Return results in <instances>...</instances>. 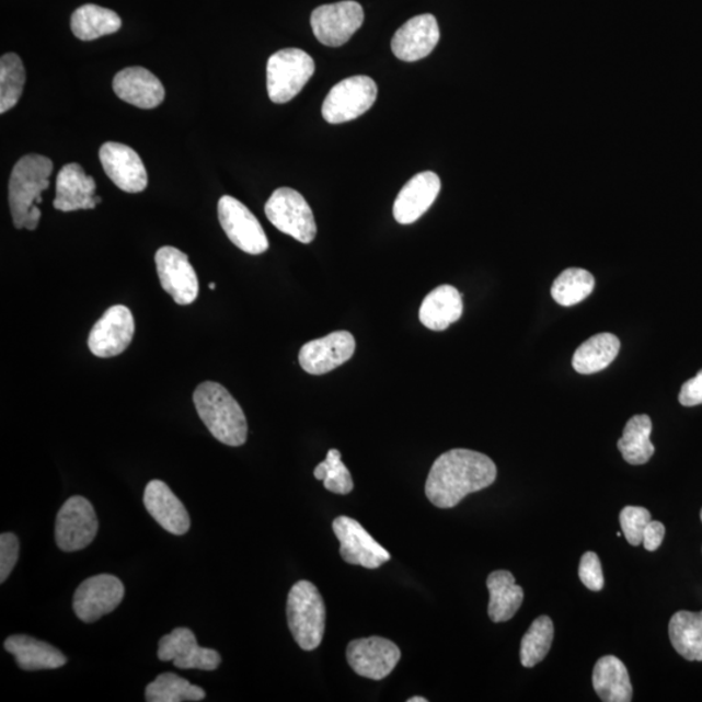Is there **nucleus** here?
<instances>
[{
  "instance_id": "obj_1",
  "label": "nucleus",
  "mask_w": 702,
  "mask_h": 702,
  "mask_svg": "<svg viewBox=\"0 0 702 702\" xmlns=\"http://www.w3.org/2000/svg\"><path fill=\"white\" fill-rule=\"evenodd\" d=\"M496 477V464L488 456L469 449L449 450L430 468L426 496L436 507L451 509L470 493L488 488Z\"/></svg>"
},
{
  "instance_id": "obj_2",
  "label": "nucleus",
  "mask_w": 702,
  "mask_h": 702,
  "mask_svg": "<svg viewBox=\"0 0 702 702\" xmlns=\"http://www.w3.org/2000/svg\"><path fill=\"white\" fill-rule=\"evenodd\" d=\"M54 164L47 157L31 154L13 166L9 184V202L13 226L34 231L41 220L42 193L50 186Z\"/></svg>"
},
{
  "instance_id": "obj_3",
  "label": "nucleus",
  "mask_w": 702,
  "mask_h": 702,
  "mask_svg": "<svg viewBox=\"0 0 702 702\" xmlns=\"http://www.w3.org/2000/svg\"><path fill=\"white\" fill-rule=\"evenodd\" d=\"M194 405L205 426L218 441L241 447L248 440L245 413L233 395L218 382H202L193 395Z\"/></svg>"
},
{
  "instance_id": "obj_4",
  "label": "nucleus",
  "mask_w": 702,
  "mask_h": 702,
  "mask_svg": "<svg viewBox=\"0 0 702 702\" xmlns=\"http://www.w3.org/2000/svg\"><path fill=\"white\" fill-rule=\"evenodd\" d=\"M325 614L323 597L314 584L301 580L291 587L287 603L288 624L303 651H314L322 644Z\"/></svg>"
},
{
  "instance_id": "obj_5",
  "label": "nucleus",
  "mask_w": 702,
  "mask_h": 702,
  "mask_svg": "<svg viewBox=\"0 0 702 702\" xmlns=\"http://www.w3.org/2000/svg\"><path fill=\"white\" fill-rule=\"evenodd\" d=\"M315 72V62L300 48H284L267 62V90L269 100L288 103L302 92Z\"/></svg>"
},
{
  "instance_id": "obj_6",
  "label": "nucleus",
  "mask_w": 702,
  "mask_h": 702,
  "mask_svg": "<svg viewBox=\"0 0 702 702\" xmlns=\"http://www.w3.org/2000/svg\"><path fill=\"white\" fill-rule=\"evenodd\" d=\"M264 212L280 232L302 243L314 241L317 235L314 214L301 193L290 187H280L267 200Z\"/></svg>"
},
{
  "instance_id": "obj_7",
  "label": "nucleus",
  "mask_w": 702,
  "mask_h": 702,
  "mask_svg": "<svg viewBox=\"0 0 702 702\" xmlns=\"http://www.w3.org/2000/svg\"><path fill=\"white\" fill-rule=\"evenodd\" d=\"M378 96L377 83L367 76H354L333 87L323 103L322 114L330 124L357 119L373 106Z\"/></svg>"
},
{
  "instance_id": "obj_8",
  "label": "nucleus",
  "mask_w": 702,
  "mask_h": 702,
  "mask_svg": "<svg viewBox=\"0 0 702 702\" xmlns=\"http://www.w3.org/2000/svg\"><path fill=\"white\" fill-rule=\"evenodd\" d=\"M99 528L93 505L87 498L73 496L58 513L55 540L62 552H79L92 544Z\"/></svg>"
},
{
  "instance_id": "obj_9",
  "label": "nucleus",
  "mask_w": 702,
  "mask_h": 702,
  "mask_svg": "<svg viewBox=\"0 0 702 702\" xmlns=\"http://www.w3.org/2000/svg\"><path fill=\"white\" fill-rule=\"evenodd\" d=\"M218 215L221 228L233 245L250 255L267 252L269 243L266 232L254 214L239 199L231 196L221 197Z\"/></svg>"
},
{
  "instance_id": "obj_10",
  "label": "nucleus",
  "mask_w": 702,
  "mask_h": 702,
  "mask_svg": "<svg viewBox=\"0 0 702 702\" xmlns=\"http://www.w3.org/2000/svg\"><path fill=\"white\" fill-rule=\"evenodd\" d=\"M365 12L353 0L318 7L311 15V27L321 44L340 47L349 41L361 24Z\"/></svg>"
},
{
  "instance_id": "obj_11",
  "label": "nucleus",
  "mask_w": 702,
  "mask_h": 702,
  "mask_svg": "<svg viewBox=\"0 0 702 702\" xmlns=\"http://www.w3.org/2000/svg\"><path fill=\"white\" fill-rule=\"evenodd\" d=\"M125 588L114 575L92 576L80 584L73 597V610L79 620L94 623L102 617L113 613L124 599Z\"/></svg>"
},
{
  "instance_id": "obj_12",
  "label": "nucleus",
  "mask_w": 702,
  "mask_h": 702,
  "mask_svg": "<svg viewBox=\"0 0 702 702\" xmlns=\"http://www.w3.org/2000/svg\"><path fill=\"white\" fill-rule=\"evenodd\" d=\"M332 528L340 541V554L349 565L375 569L391 560L387 549L382 548L358 520L338 517L333 520Z\"/></svg>"
},
{
  "instance_id": "obj_13",
  "label": "nucleus",
  "mask_w": 702,
  "mask_h": 702,
  "mask_svg": "<svg viewBox=\"0 0 702 702\" xmlns=\"http://www.w3.org/2000/svg\"><path fill=\"white\" fill-rule=\"evenodd\" d=\"M156 264L159 281L173 301L187 306L197 300L198 277L185 253L176 248L163 246L156 254Z\"/></svg>"
},
{
  "instance_id": "obj_14",
  "label": "nucleus",
  "mask_w": 702,
  "mask_h": 702,
  "mask_svg": "<svg viewBox=\"0 0 702 702\" xmlns=\"http://www.w3.org/2000/svg\"><path fill=\"white\" fill-rule=\"evenodd\" d=\"M135 335V319L127 306L104 312L89 335V349L100 358H113L128 349Z\"/></svg>"
},
{
  "instance_id": "obj_15",
  "label": "nucleus",
  "mask_w": 702,
  "mask_h": 702,
  "mask_svg": "<svg viewBox=\"0 0 702 702\" xmlns=\"http://www.w3.org/2000/svg\"><path fill=\"white\" fill-rule=\"evenodd\" d=\"M346 657L358 676L381 680L395 669L401 659V651L388 638L372 636L353 641L347 645Z\"/></svg>"
},
{
  "instance_id": "obj_16",
  "label": "nucleus",
  "mask_w": 702,
  "mask_h": 702,
  "mask_svg": "<svg viewBox=\"0 0 702 702\" xmlns=\"http://www.w3.org/2000/svg\"><path fill=\"white\" fill-rule=\"evenodd\" d=\"M158 657L163 663L172 661L179 669L217 670L221 656L219 652L202 648L189 629L179 628L159 642Z\"/></svg>"
},
{
  "instance_id": "obj_17",
  "label": "nucleus",
  "mask_w": 702,
  "mask_h": 702,
  "mask_svg": "<svg viewBox=\"0 0 702 702\" xmlns=\"http://www.w3.org/2000/svg\"><path fill=\"white\" fill-rule=\"evenodd\" d=\"M356 352V338L347 331H336L329 336L312 340L300 352V365L310 375L329 373L343 366Z\"/></svg>"
},
{
  "instance_id": "obj_18",
  "label": "nucleus",
  "mask_w": 702,
  "mask_h": 702,
  "mask_svg": "<svg viewBox=\"0 0 702 702\" xmlns=\"http://www.w3.org/2000/svg\"><path fill=\"white\" fill-rule=\"evenodd\" d=\"M104 172L125 193H141L148 187V171L140 156L129 146L106 142L100 150Z\"/></svg>"
},
{
  "instance_id": "obj_19",
  "label": "nucleus",
  "mask_w": 702,
  "mask_h": 702,
  "mask_svg": "<svg viewBox=\"0 0 702 702\" xmlns=\"http://www.w3.org/2000/svg\"><path fill=\"white\" fill-rule=\"evenodd\" d=\"M440 41V27L434 15L410 19L395 32L392 51L400 60L416 61L428 57Z\"/></svg>"
},
{
  "instance_id": "obj_20",
  "label": "nucleus",
  "mask_w": 702,
  "mask_h": 702,
  "mask_svg": "<svg viewBox=\"0 0 702 702\" xmlns=\"http://www.w3.org/2000/svg\"><path fill=\"white\" fill-rule=\"evenodd\" d=\"M95 192V180L79 163H69L58 173L54 207L62 212L93 210L102 202Z\"/></svg>"
},
{
  "instance_id": "obj_21",
  "label": "nucleus",
  "mask_w": 702,
  "mask_h": 702,
  "mask_svg": "<svg viewBox=\"0 0 702 702\" xmlns=\"http://www.w3.org/2000/svg\"><path fill=\"white\" fill-rule=\"evenodd\" d=\"M441 191L440 177L434 172H421L402 187L394 202L393 215L400 225H413L434 205Z\"/></svg>"
},
{
  "instance_id": "obj_22",
  "label": "nucleus",
  "mask_w": 702,
  "mask_h": 702,
  "mask_svg": "<svg viewBox=\"0 0 702 702\" xmlns=\"http://www.w3.org/2000/svg\"><path fill=\"white\" fill-rule=\"evenodd\" d=\"M113 88L122 101L143 110L158 107L165 96L162 82L142 67L123 69L115 76Z\"/></svg>"
},
{
  "instance_id": "obj_23",
  "label": "nucleus",
  "mask_w": 702,
  "mask_h": 702,
  "mask_svg": "<svg viewBox=\"0 0 702 702\" xmlns=\"http://www.w3.org/2000/svg\"><path fill=\"white\" fill-rule=\"evenodd\" d=\"M143 504L146 510L165 531L177 534V537L189 531V514L164 482L151 481L146 485Z\"/></svg>"
},
{
  "instance_id": "obj_24",
  "label": "nucleus",
  "mask_w": 702,
  "mask_h": 702,
  "mask_svg": "<svg viewBox=\"0 0 702 702\" xmlns=\"http://www.w3.org/2000/svg\"><path fill=\"white\" fill-rule=\"evenodd\" d=\"M4 649L25 671L60 669L68 663L62 653L51 644L26 635H12L4 642Z\"/></svg>"
},
{
  "instance_id": "obj_25",
  "label": "nucleus",
  "mask_w": 702,
  "mask_h": 702,
  "mask_svg": "<svg viewBox=\"0 0 702 702\" xmlns=\"http://www.w3.org/2000/svg\"><path fill=\"white\" fill-rule=\"evenodd\" d=\"M463 314L462 295L451 285H441L424 298L419 310L421 322L430 331H445L460 321Z\"/></svg>"
},
{
  "instance_id": "obj_26",
  "label": "nucleus",
  "mask_w": 702,
  "mask_h": 702,
  "mask_svg": "<svg viewBox=\"0 0 702 702\" xmlns=\"http://www.w3.org/2000/svg\"><path fill=\"white\" fill-rule=\"evenodd\" d=\"M486 587L490 590L488 614L492 622L510 621L522 607L523 588L518 586L516 578L506 569L493 572L486 579Z\"/></svg>"
},
{
  "instance_id": "obj_27",
  "label": "nucleus",
  "mask_w": 702,
  "mask_h": 702,
  "mask_svg": "<svg viewBox=\"0 0 702 702\" xmlns=\"http://www.w3.org/2000/svg\"><path fill=\"white\" fill-rule=\"evenodd\" d=\"M594 688L605 702H630L632 684L628 667L615 656H605L597 661L592 677Z\"/></svg>"
},
{
  "instance_id": "obj_28",
  "label": "nucleus",
  "mask_w": 702,
  "mask_h": 702,
  "mask_svg": "<svg viewBox=\"0 0 702 702\" xmlns=\"http://www.w3.org/2000/svg\"><path fill=\"white\" fill-rule=\"evenodd\" d=\"M620 349V338L613 333H600L590 337L574 354L575 371L583 375L600 372L613 364Z\"/></svg>"
},
{
  "instance_id": "obj_29",
  "label": "nucleus",
  "mask_w": 702,
  "mask_h": 702,
  "mask_svg": "<svg viewBox=\"0 0 702 702\" xmlns=\"http://www.w3.org/2000/svg\"><path fill=\"white\" fill-rule=\"evenodd\" d=\"M122 19L116 12L96 4H85L73 12L71 30L81 41H94L119 32Z\"/></svg>"
},
{
  "instance_id": "obj_30",
  "label": "nucleus",
  "mask_w": 702,
  "mask_h": 702,
  "mask_svg": "<svg viewBox=\"0 0 702 702\" xmlns=\"http://www.w3.org/2000/svg\"><path fill=\"white\" fill-rule=\"evenodd\" d=\"M670 641L687 661H702V611H678L669 624Z\"/></svg>"
},
{
  "instance_id": "obj_31",
  "label": "nucleus",
  "mask_w": 702,
  "mask_h": 702,
  "mask_svg": "<svg viewBox=\"0 0 702 702\" xmlns=\"http://www.w3.org/2000/svg\"><path fill=\"white\" fill-rule=\"evenodd\" d=\"M652 419L648 415H635L625 424L623 435L618 441L624 461L641 465L649 462L655 454V445L651 441Z\"/></svg>"
},
{
  "instance_id": "obj_32",
  "label": "nucleus",
  "mask_w": 702,
  "mask_h": 702,
  "mask_svg": "<svg viewBox=\"0 0 702 702\" xmlns=\"http://www.w3.org/2000/svg\"><path fill=\"white\" fill-rule=\"evenodd\" d=\"M206 692L200 687L187 682L176 674L165 672L146 687L145 699L148 702H184L200 701Z\"/></svg>"
},
{
  "instance_id": "obj_33",
  "label": "nucleus",
  "mask_w": 702,
  "mask_h": 702,
  "mask_svg": "<svg viewBox=\"0 0 702 702\" xmlns=\"http://www.w3.org/2000/svg\"><path fill=\"white\" fill-rule=\"evenodd\" d=\"M595 277L583 268H567L555 279L552 297L555 302L565 308L578 304L592 295Z\"/></svg>"
},
{
  "instance_id": "obj_34",
  "label": "nucleus",
  "mask_w": 702,
  "mask_h": 702,
  "mask_svg": "<svg viewBox=\"0 0 702 702\" xmlns=\"http://www.w3.org/2000/svg\"><path fill=\"white\" fill-rule=\"evenodd\" d=\"M553 637L554 625L551 618L542 615L534 620L520 644V663L528 669L540 664L551 651Z\"/></svg>"
},
{
  "instance_id": "obj_35",
  "label": "nucleus",
  "mask_w": 702,
  "mask_h": 702,
  "mask_svg": "<svg viewBox=\"0 0 702 702\" xmlns=\"http://www.w3.org/2000/svg\"><path fill=\"white\" fill-rule=\"evenodd\" d=\"M25 68L16 54H5L0 59V114L16 106L24 92Z\"/></svg>"
},
{
  "instance_id": "obj_36",
  "label": "nucleus",
  "mask_w": 702,
  "mask_h": 702,
  "mask_svg": "<svg viewBox=\"0 0 702 702\" xmlns=\"http://www.w3.org/2000/svg\"><path fill=\"white\" fill-rule=\"evenodd\" d=\"M314 476L324 483L326 491L336 495H349L354 488L350 471L343 463L342 453L337 449H331L326 453L325 461L317 465Z\"/></svg>"
},
{
  "instance_id": "obj_37",
  "label": "nucleus",
  "mask_w": 702,
  "mask_h": 702,
  "mask_svg": "<svg viewBox=\"0 0 702 702\" xmlns=\"http://www.w3.org/2000/svg\"><path fill=\"white\" fill-rule=\"evenodd\" d=\"M651 520V513L645 507L625 506L620 516L625 540L634 546L643 544L645 527Z\"/></svg>"
},
{
  "instance_id": "obj_38",
  "label": "nucleus",
  "mask_w": 702,
  "mask_h": 702,
  "mask_svg": "<svg viewBox=\"0 0 702 702\" xmlns=\"http://www.w3.org/2000/svg\"><path fill=\"white\" fill-rule=\"evenodd\" d=\"M579 578L584 586L594 592H600L603 588V574L599 555L587 552L583 555L579 565Z\"/></svg>"
},
{
  "instance_id": "obj_39",
  "label": "nucleus",
  "mask_w": 702,
  "mask_h": 702,
  "mask_svg": "<svg viewBox=\"0 0 702 702\" xmlns=\"http://www.w3.org/2000/svg\"><path fill=\"white\" fill-rule=\"evenodd\" d=\"M20 544L16 534L2 533L0 537V583H4L16 566Z\"/></svg>"
},
{
  "instance_id": "obj_40",
  "label": "nucleus",
  "mask_w": 702,
  "mask_h": 702,
  "mask_svg": "<svg viewBox=\"0 0 702 702\" xmlns=\"http://www.w3.org/2000/svg\"><path fill=\"white\" fill-rule=\"evenodd\" d=\"M679 402L686 407L702 405V370L697 377L684 382L680 389Z\"/></svg>"
},
{
  "instance_id": "obj_41",
  "label": "nucleus",
  "mask_w": 702,
  "mask_h": 702,
  "mask_svg": "<svg viewBox=\"0 0 702 702\" xmlns=\"http://www.w3.org/2000/svg\"><path fill=\"white\" fill-rule=\"evenodd\" d=\"M665 526L657 520H651L648 526L645 527L643 544L646 551L656 552L661 546L665 538Z\"/></svg>"
},
{
  "instance_id": "obj_42",
  "label": "nucleus",
  "mask_w": 702,
  "mask_h": 702,
  "mask_svg": "<svg viewBox=\"0 0 702 702\" xmlns=\"http://www.w3.org/2000/svg\"><path fill=\"white\" fill-rule=\"evenodd\" d=\"M427 699L421 698V697H415L412 699H408L407 702H427Z\"/></svg>"
},
{
  "instance_id": "obj_43",
  "label": "nucleus",
  "mask_w": 702,
  "mask_h": 702,
  "mask_svg": "<svg viewBox=\"0 0 702 702\" xmlns=\"http://www.w3.org/2000/svg\"><path fill=\"white\" fill-rule=\"evenodd\" d=\"M208 287H210L211 290H215V288H217V284L211 283L210 285H208Z\"/></svg>"
},
{
  "instance_id": "obj_44",
  "label": "nucleus",
  "mask_w": 702,
  "mask_h": 702,
  "mask_svg": "<svg viewBox=\"0 0 702 702\" xmlns=\"http://www.w3.org/2000/svg\"><path fill=\"white\" fill-rule=\"evenodd\" d=\"M700 517H701V522H702V510H701Z\"/></svg>"
}]
</instances>
